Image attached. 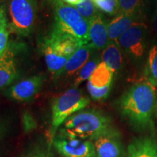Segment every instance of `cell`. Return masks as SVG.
Returning <instances> with one entry per match:
<instances>
[{
	"label": "cell",
	"mask_w": 157,
	"mask_h": 157,
	"mask_svg": "<svg viewBox=\"0 0 157 157\" xmlns=\"http://www.w3.org/2000/svg\"><path fill=\"white\" fill-rule=\"evenodd\" d=\"M152 27L155 34H157V5L156 9H155L154 15H153L152 19Z\"/></svg>",
	"instance_id": "cell-28"
},
{
	"label": "cell",
	"mask_w": 157,
	"mask_h": 157,
	"mask_svg": "<svg viewBox=\"0 0 157 157\" xmlns=\"http://www.w3.org/2000/svg\"><path fill=\"white\" fill-rule=\"evenodd\" d=\"M89 103V98L85 97L76 88L66 90L54 100L52 105V120L49 133L51 144L58 129L66 119L87 107Z\"/></svg>",
	"instance_id": "cell-4"
},
{
	"label": "cell",
	"mask_w": 157,
	"mask_h": 157,
	"mask_svg": "<svg viewBox=\"0 0 157 157\" xmlns=\"http://www.w3.org/2000/svg\"><path fill=\"white\" fill-rule=\"evenodd\" d=\"M144 74L146 82L157 86V43L149 50Z\"/></svg>",
	"instance_id": "cell-20"
},
{
	"label": "cell",
	"mask_w": 157,
	"mask_h": 157,
	"mask_svg": "<svg viewBox=\"0 0 157 157\" xmlns=\"http://www.w3.org/2000/svg\"><path fill=\"white\" fill-rule=\"evenodd\" d=\"M136 17L119 13L107 24V33L110 42L117 44L118 39L135 23L141 22Z\"/></svg>",
	"instance_id": "cell-13"
},
{
	"label": "cell",
	"mask_w": 157,
	"mask_h": 157,
	"mask_svg": "<svg viewBox=\"0 0 157 157\" xmlns=\"http://www.w3.org/2000/svg\"><path fill=\"white\" fill-rule=\"evenodd\" d=\"M42 83V76H31L12 86L7 91V95L15 101H27L39 93Z\"/></svg>",
	"instance_id": "cell-8"
},
{
	"label": "cell",
	"mask_w": 157,
	"mask_h": 157,
	"mask_svg": "<svg viewBox=\"0 0 157 157\" xmlns=\"http://www.w3.org/2000/svg\"><path fill=\"white\" fill-rule=\"evenodd\" d=\"M52 50L63 56L70 58L82 44L79 41L68 34L52 31L50 36L45 39Z\"/></svg>",
	"instance_id": "cell-10"
},
{
	"label": "cell",
	"mask_w": 157,
	"mask_h": 157,
	"mask_svg": "<svg viewBox=\"0 0 157 157\" xmlns=\"http://www.w3.org/2000/svg\"><path fill=\"white\" fill-rule=\"evenodd\" d=\"M63 2H64L65 3L68 4V5H71V6H75L76 5H78L82 0H62Z\"/></svg>",
	"instance_id": "cell-30"
},
{
	"label": "cell",
	"mask_w": 157,
	"mask_h": 157,
	"mask_svg": "<svg viewBox=\"0 0 157 157\" xmlns=\"http://www.w3.org/2000/svg\"><path fill=\"white\" fill-rule=\"evenodd\" d=\"M0 1H2V0H0Z\"/></svg>",
	"instance_id": "cell-31"
},
{
	"label": "cell",
	"mask_w": 157,
	"mask_h": 157,
	"mask_svg": "<svg viewBox=\"0 0 157 157\" xmlns=\"http://www.w3.org/2000/svg\"><path fill=\"white\" fill-rule=\"evenodd\" d=\"M9 31L7 27L0 29V57L2 56L6 49L8 47Z\"/></svg>",
	"instance_id": "cell-26"
},
{
	"label": "cell",
	"mask_w": 157,
	"mask_h": 157,
	"mask_svg": "<svg viewBox=\"0 0 157 157\" xmlns=\"http://www.w3.org/2000/svg\"><path fill=\"white\" fill-rule=\"evenodd\" d=\"M100 60L98 58H93L90 59L89 61L86 63L82 67L81 69L78 71V72L76 74V78L74 80V86L77 87L80 84L85 81V80L89 79L90 76L93 73L94 71L98 66V65L100 63Z\"/></svg>",
	"instance_id": "cell-21"
},
{
	"label": "cell",
	"mask_w": 157,
	"mask_h": 157,
	"mask_svg": "<svg viewBox=\"0 0 157 157\" xmlns=\"http://www.w3.org/2000/svg\"><path fill=\"white\" fill-rule=\"evenodd\" d=\"M156 103L155 87L149 82H140L132 85L119 101L124 117L133 126L145 129L152 122Z\"/></svg>",
	"instance_id": "cell-1"
},
{
	"label": "cell",
	"mask_w": 157,
	"mask_h": 157,
	"mask_svg": "<svg viewBox=\"0 0 157 157\" xmlns=\"http://www.w3.org/2000/svg\"><path fill=\"white\" fill-rule=\"evenodd\" d=\"M24 157H56V156L50 148L37 147L29 152Z\"/></svg>",
	"instance_id": "cell-25"
},
{
	"label": "cell",
	"mask_w": 157,
	"mask_h": 157,
	"mask_svg": "<svg viewBox=\"0 0 157 157\" xmlns=\"http://www.w3.org/2000/svg\"><path fill=\"white\" fill-rule=\"evenodd\" d=\"M113 134L117 132L109 117L94 110H82L71 116L63 124L59 137L92 141Z\"/></svg>",
	"instance_id": "cell-2"
},
{
	"label": "cell",
	"mask_w": 157,
	"mask_h": 157,
	"mask_svg": "<svg viewBox=\"0 0 157 157\" xmlns=\"http://www.w3.org/2000/svg\"><path fill=\"white\" fill-rule=\"evenodd\" d=\"M55 23L52 31L68 34L82 44L89 43V23L74 6L62 0H54Z\"/></svg>",
	"instance_id": "cell-3"
},
{
	"label": "cell",
	"mask_w": 157,
	"mask_h": 157,
	"mask_svg": "<svg viewBox=\"0 0 157 157\" xmlns=\"http://www.w3.org/2000/svg\"><path fill=\"white\" fill-rule=\"evenodd\" d=\"M74 7L88 23L98 14V9L93 0H82L78 5Z\"/></svg>",
	"instance_id": "cell-22"
},
{
	"label": "cell",
	"mask_w": 157,
	"mask_h": 157,
	"mask_svg": "<svg viewBox=\"0 0 157 157\" xmlns=\"http://www.w3.org/2000/svg\"><path fill=\"white\" fill-rule=\"evenodd\" d=\"M127 157H157V143L151 137L135 139L127 148Z\"/></svg>",
	"instance_id": "cell-14"
},
{
	"label": "cell",
	"mask_w": 157,
	"mask_h": 157,
	"mask_svg": "<svg viewBox=\"0 0 157 157\" xmlns=\"http://www.w3.org/2000/svg\"><path fill=\"white\" fill-rule=\"evenodd\" d=\"M111 87V85H109L103 88H96L90 82H87V90L91 98L95 101H102L105 99L109 95Z\"/></svg>",
	"instance_id": "cell-24"
},
{
	"label": "cell",
	"mask_w": 157,
	"mask_h": 157,
	"mask_svg": "<svg viewBox=\"0 0 157 157\" xmlns=\"http://www.w3.org/2000/svg\"><path fill=\"white\" fill-rule=\"evenodd\" d=\"M147 25L143 22L133 24L117 41V44L134 59H140L146 49Z\"/></svg>",
	"instance_id": "cell-6"
},
{
	"label": "cell",
	"mask_w": 157,
	"mask_h": 157,
	"mask_svg": "<svg viewBox=\"0 0 157 157\" xmlns=\"http://www.w3.org/2000/svg\"><path fill=\"white\" fill-rule=\"evenodd\" d=\"M120 13L140 19L147 0H118Z\"/></svg>",
	"instance_id": "cell-19"
},
{
	"label": "cell",
	"mask_w": 157,
	"mask_h": 157,
	"mask_svg": "<svg viewBox=\"0 0 157 157\" xmlns=\"http://www.w3.org/2000/svg\"><path fill=\"white\" fill-rule=\"evenodd\" d=\"M9 11L11 31L20 36H29L36 19V0H10Z\"/></svg>",
	"instance_id": "cell-5"
},
{
	"label": "cell",
	"mask_w": 157,
	"mask_h": 157,
	"mask_svg": "<svg viewBox=\"0 0 157 157\" xmlns=\"http://www.w3.org/2000/svg\"><path fill=\"white\" fill-rule=\"evenodd\" d=\"M102 62L109 67L113 74L121 69L123 63L121 48L117 43L110 42L102 52Z\"/></svg>",
	"instance_id": "cell-17"
},
{
	"label": "cell",
	"mask_w": 157,
	"mask_h": 157,
	"mask_svg": "<svg viewBox=\"0 0 157 157\" xmlns=\"http://www.w3.org/2000/svg\"><path fill=\"white\" fill-rule=\"evenodd\" d=\"M118 135H104L94 140L96 157H124L125 151Z\"/></svg>",
	"instance_id": "cell-9"
},
{
	"label": "cell",
	"mask_w": 157,
	"mask_h": 157,
	"mask_svg": "<svg viewBox=\"0 0 157 157\" xmlns=\"http://www.w3.org/2000/svg\"><path fill=\"white\" fill-rule=\"evenodd\" d=\"M113 75V73L105 63L101 62L90 76L88 82L96 88H103L111 85Z\"/></svg>",
	"instance_id": "cell-18"
},
{
	"label": "cell",
	"mask_w": 157,
	"mask_h": 157,
	"mask_svg": "<svg viewBox=\"0 0 157 157\" xmlns=\"http://www.w3.org/2000/svg\"><path fill=\"white\" fill-rule=\"evenodd\" d=\"M96 8L106 14L114 15L120 13L118 0H93Z\"/></svg>",
	"instance_id": "cell-23"
},
{
	"label": "cell",
	"mask_w": 157,
	"mask_h": 157,
	"mask_svg": "<svg viewBox=\"0 0 157 157\" xmlns=\"http://www.w3.org/2000/svg\"><path fill=\"white\" fill-rule=\"evenodd\" d=\"M17 76L14 52L8 46L0 57V89L13 83Z\"/></svg>",
	"instance_id": "cell-12"
},
{
	"label": "cell",
	"mask_w": 157,
	"mask_h": 157,
	"mask_svg": "<svg viewBox=\"0 0 157 157\" xmlns=\"http://www.w3.org/2000/svg\"><path fill=\"white\" fill-rule=\"evenodd\" d=\"M107 24L103 17L97 14L89 23V44L93 49H105L109 44Z\"/></svg>",
	"instance_id": "cell-11"
},
{
	"label": "cell",
	"mask_w": 157,
	"mask_h": 157,
	"mask_svg": "<svg viewBox=\"0 0 157 157\" xmlns=\"http://www.w3.org/2000/svg\"><path fill=\"white\" fill-rule=\"evenodd\" d=\"M92 50H93V48L89 43L81 45L68 58L63 74H66L69 76L77 74L78 71L89 61Z\"/></svg>",
	"instance_id": "cell-15"
},
{
	"label": "cell",
	"mask_w": 157,
	"mask_h": 157,
	"mask_svg": "<svg viewBox=\"0 0 157 157\" xmlns=\"http://www.w3.org/2000/svg\"><path fill=\"white\" fill-rule=\"evenodd\" d=\"M6 132V127L2 121H0V140L3 138Z\"/></svg>",
	"instance_id": "cell-29"
},
{
	"label": "cell",
	"mask_w": 157,
	"mask_h": 157,
	"mask_svg": "<svg viewBox=\"0 0 157 157\" xmlns=\"http://www.w3.org/2000/svg\"><path fill=\"white\" fill-rule=\"evenodd\" d=\"M43 51L44 54L45 63L48 70L56 76H59L63 74L65 66L69 58L63 56L56 52L52 50L50 45L46 41L44 42Z\"/></svg>",
	"instance_id": "cell-16"
},
{
	"label": "cell",
	"mask_w": 157,
	"mask_h": 157,
	"mask_svg": "<svg viewBox=\"0 0 157 157\" xmlns=\"http://www.w3.org/2000/svg\"><path fill=\"white\" fill-rule=\"evenodd\" d=\"M52 145L62 157H96L95 146L90 140L56 137Z\"/></svg>",
	"instance_id": "cell-7"
},
{
	"label": "cell",
	"mask_w": 157,
	"mask_h": 157,
	"mask_svg": "<svg viewBox=\"0 0 157 157\" xmlns=\"http://www.w3.org/2000/svg\"><path fill=\"white\" fill-rule=\"evenodd\" d=\"M7 15L5 6L0 5V29L7 27Z\"/></svg>",
	"instance_id": "cell-27"
}]
</instances>
